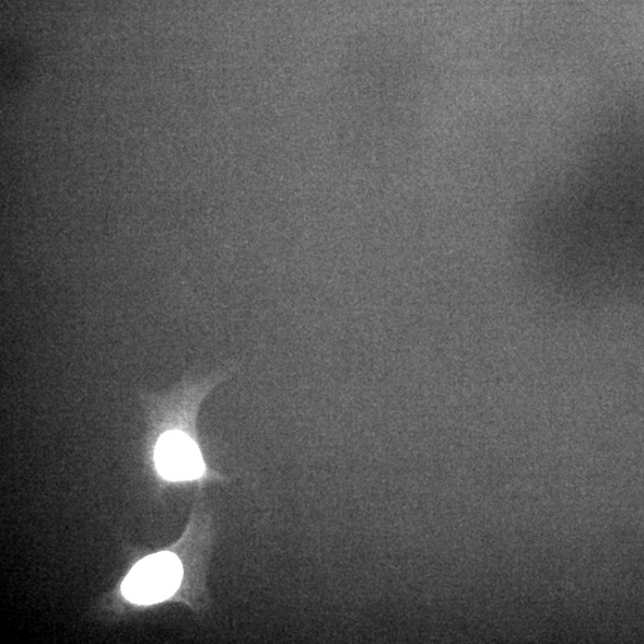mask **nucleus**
<instances>
[{
    "label": "nucleus",
    "instance_id": "2",
    "mask_svg": "<svg viewBox=\"0 0 644 644\" xmlns=\"http://www.w3.org/2000/svg\"><path fill=\"white\" fill-rule=\"evenodd\" d=\"M155 465L169 481H189L203 477L206 465L199 445L187 433L168 431L157 441Z\"/></svg>",
    "mask_w": 644,
    "mask_h": 644
},
{
    "label": "nucleus",
    "instance_id": "1",
    "mask_svg": "<svg viewBox=\"0 0 644 644\" xmlns=\"http://www.w3.org/2000/svg\"><path fill=\"white\" fill-rule=\"evenodd\" d=\"M183 577L179 559L171 553L154 554L140 561L129 572L122 594L140 606L161 602L173 596Z\"/></svg>",
    "mask_w": 644,
    "mask_h": 644
}]
</instances>
